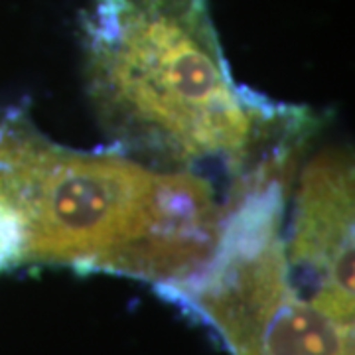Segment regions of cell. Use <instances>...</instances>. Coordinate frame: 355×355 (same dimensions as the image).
<instances>
[{
    "mask_svg": "<svg viewBox=\"0 0 355 355\" xmlns=\"http://www.w3.org/2000/svg\"><path fill=\"white\" fill-rule=\"evenodd\" d=\"M81 50L103 127L166 164L223 158L239 172L300 116L233 83L205 0H91Z\"/></svg>",
    "mask_w": 355,
    "mask_h": 355,
    "instance_id": "obj_2",
    "label": "cell"
},
{
    "mask_svg": "<svg viewBox=\"0 0 355 355\" xmlns=\"http://www.w3.org/2000/svg\"><path fill=\"white\" fill-rule=\"evenodd\" d=\"M284 251L298 296L354 324V162L343 150L304 168Z\"/></svg>",
    "mask_w": 355,
    "mask_h": 355,
    "instance_id": "obj_3",
    "label": "cell"
},
{
    "mask_svg": "<svg viewBox=\"0 0 355 355\" xmlns=\"http://www.w3.org/2000/svg\"><path fill=\"white\" fill-rule=\"evenodd\" d=\"M0 196L22 221V263L119 272L170 292L202 277L225 219L202 176L67 150L16 113H0Z\"/></svg>",
    "mask_w": 355,
    "mask_h": 355,
    "instance_id": "obj_1",
    "label": "cell"
}]
</instances>
